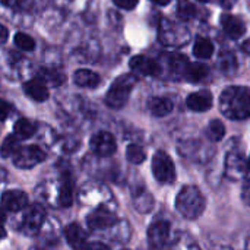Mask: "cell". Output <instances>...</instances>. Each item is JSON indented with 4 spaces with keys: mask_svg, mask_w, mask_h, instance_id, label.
Returning <instances> with one entry per match:
<instances>
[{
    "mask_svg": "<svg viewBox=\"0 0 250 250\" xmlns=\"http://www.w3.org/2000/svg\"><path fill=\"white\" fill-rule=\"evenodd\" d=\"M221 113L231 120L250 117V89L245 86H230L220 97Z\"/></svg>",
    "mask_w": 250,
    "mask_h": 250,
    "instance_id": "cell-1",
    "label": "cell"
},
{
    "mask_svg": "<svg viewBox=\"0 0 250 250\" xmlns=\"http://www.w3.org/2000/svg\"><path fill=\"white\" fill-rule=\"evenodd\" d=\"M176 209L186 220H196L205 209V198L196 186H183L176 198Z\"/></svg>",
    "mask_w": 250,
    "mask_h": 250,
    "instance_id": "cell-2",
    "label": "cell"
},
{
    "mask_svg": "<svg viewBox=\"0 0 250 250\" xmlns=\"http://www.w3.org/2000/svg\"><path fill=\"white\" fill-rule=\"evenodd\" d=\"M136 81H138L136 76L132 75V73H126V75L119 76L113 82V85L110 86V89H108V92L105 95V104L110 108H114V110H119V108L125 107L129 97H130V91L133 89Z\"/></svg>",
    "mask_w": 250,
    "mask_h": 250,
    "instance_id": "cell-3",
    "label": "cell"
},
{
    "mask_svg": "<svg viewBox=\"0 0 250 250\" xmlns=\"http://www.w3.org/2000/svg\"><path fill=\"white\" fill-rule=\"evenodd\" d=\"M152 174L161 185H170L176 180L174 163L164 151L155 152L152 158Z\"/></svg>",
    "mask_w": 250,
    "mask_h": 250,
    "instance_id": "cell-4",
    "label": "cell"
},
{
    "mask_svg": "<svg viewBox=\"0 0 250 250\" xmlns=\"http://www.w3.org/2000/svg\"><path fill=\"white\" fill-rule=\"evenodd\" d=\"M45 160V152L37 145L22 146L13 155V164L18 168H32Z\"/></svg>",
    "mask_w": 250,
    "mask_h": 250,
    "instance_id": "cell-5",
    "label": "cell"
},
{
    "mask_svg": "<svg viewBox=\"0 0 250 250\" xmlns=\"http://www.w3.org/2000/svg\"><path fill=\"white\" fill-rule=\"evenodd\" d=\"M170 239V224L167 221H155L148 229V243L152 250L164 249Z\"/></svg>",
    "mask_w": 250,
    "mask_h": 250,
    "instance_id": "cell-6",
    "label": "cell"
},
{
    "mask_svg": "<svg viewBox=\"0 0 250 250\" xmlns=\"http://www.w3.org/2000/svg\"><path fill=\"white\" fill-rule=\"evenodd\" d=\"M86 223L92 231H101V230H108L113 226H116L117 218L107 208H98L88 215Z\"/></svg>",
    "mask_w": 250,
    "mask_h": 250,
    "instance_id": "cell-7",
    "label": "cell"
},
{
    "mask_svg": "<svg viewBox=\"0 0 250 250\" xmlns=\"http://www.w3.org/2000/svg\"><path fill=\"white\" fill-rule=\"evenodd\" d=\"M44 218H45L44 209L40 205H34L26 211V214H25V217H23V220L21 223V230L25 234L34 236V234H37L40 231V229H41V226L44 223Z\"/></svg>",
    "mask_w": 250,
    "mask_h": 250,
    "instance_id": "cell-8",
    "label": "cell"
},
{
    "mask_svg": "<svg viewBox=\"0 0 250 250\" xmlns=\"http://www.w3.org/2000/svg\"><path fill=\"white\" fill-rule=\"evenodd\" d=\"M91 149L100 157H108L116 152V139L108 132H98L91 138Z\"/></svg>",
    "mask_w": 250,
    "mask_h": 250,
    "instance_id": "cell-9",
    "label": "cell"
},
{
    "mask_svg": "<svg viewBox=\"0 0 250 250\" xmlns=\"http://www.w3.org/2000/svg\"><path fill=\"white\" fill-rule=\"evenodd\" d=\"M28 205V196L22 190H6L1 195V207L10 212H19Z\"/></svg>",
    "mask_w": 250,
    "mask_h": 250,
    "instance_id": "cell-10",
    "label": "cell"
},
{
    "mask_svg": "<svg viewBox=\"0 0 250 250\" xmlns=\"http://www.w3.org/2000/svg\"><path fill=\"white\" fill-rule=\"evenodd\" d=\"M249 170L248 167V161L245 160L243 155L239 154H230L226 160V174L233 179V180H239L242 179L246 171Z\"/></svg>",
    "mask_w": 250,
    "mask_h": 250,
    "instance_id": "cell-11",
    "label": "cell"
},
{
    "mask_svg": "<svg viewBox=\"0 0 250 250\" xmlns=\"http://www.w3.org/2000/svg\"><path fill=\"white\" fill-rule=\"evenodd\" d=\"M64 237L69 243V246L75 250H85L88 246V237L83 229L79 224H69L64 229Z\"/></svg>",
    "mask_w": 250,
    "mask_h": 250,
    "instance_id": "cell-12",
    "label": "cell"
},
{
    "mask_svg": "<svg viewBox=\"0 0 250 250\" xmlns=\"http://www.w3.org/2000/svg\"><path fill=\"white\" fill-rule=\"evenodd\" d=\"M212 94L209 91H198V92H193L188 97L186 100V104L188 107L192 110V111H198V113H202V111H207L212 107Z\"/></svg>",
    "mask_w": 250,
    "mask_h": 250,
    "instance_id": "cell-13",
    "label": "cell"
},
{
    "mask_svg": "<svg viewBox=\"0 0 250 250\" xmlns=\"http://www.w3.org/2000/svg\"><path fill=\"white\" fill-rule=\"evenodd\" d=\"M129 66H130L132 70H135L138 73H142L145 76H155L160 72V66L157 64V62H154L152 59L145 57V56L132 57L130 62H129Z\"/></svg>",
    "mask_w": 250,
    "mask_h": 250,
    "instance_id": "cell-14",
    "label": "cell"
},
{
    "mask_svg": "<svg viewBox=\"0 0 250 250\" xmlns=\"http://www.w3.org/2000/svg\"><path fill=\"white\" fill-rule=\"evenodd\" d=\"M221 26L226 31V34L233 40H239L246 32L245 23L239 18H236L230 13H224L221 16Z\"/></svg>",
    "mask_w": 250,
    "mask_h": 250,
    "instance_id": "cell-15",
    "label": "cell"
},
{
    "mask_svg": "<svg viewBox=\"0 0 250 250\" xmlns=\"http://www.w3.org/2000/svg\"><path fill=\"white\" fill-rule=\"evenodd\" d=\"M23 91L25 94L34 100V101H38V103H42L48 98V89H47V85L42 79L40 78H35V79H31L28 82H25L23 85Z\"/></svg>",
    "mask_w": 250,
    "mask_h": 250,
    "instance_id": "cell-16",
    "label": "cell"
},
{
    "mask_svg": "<svg viewBox=\"0 0 250 250\" xmlns=\"http://www.w3.org/2000/svg\"><path fill=\"white\" fill-rule=\"evenodd\" d=\"M73 82L81 88H95L100 83V76L89 69H79L73 75Z\"/></svg>",
    "mask_w": 250,
    "mask_h": 250,
    "instance_id": "cell-17",
    "label": "cell"
},
{
    "mask_svg": "<svg viewBox=\"0 0 250 250\" xmlns=\"http://www.w3.org/2000/svg\"><path fill=\"white\" fill-rule=\"evenodd\" d=\"M133 204L139 212H149L154 207V199L145 188H139L133 192Z\"/></svg>",
    "mask_w": 250,
    "mask_h": 250,
    "instance_id": "cell-18",
    "label": "cell"
},
{
    "mask_svg": "<svg viewBox=\"0 0 250 250\" xmlns=\"http://www.w3.org/2000/svg\"><path fill=\"white\" fill-rule=\"evenodd\" d=\"M148 108L155 117H164L173 110V103L163 97H154L148 101Z\"/></svg>",
    "mask_w": 250,
    "mask_h": 250,
    "instance_id": "cell-19",
    "label": "cell"
},
{
    "mask_svg": "<svg viewBox=\"0 0 250 250\" xmlns=\"http://www.w3.org/2000/svg\"><path fill=\"white\" fill-rule=\"evenodd\" d=\"M207 75H208V66H205L202 63H189L183 78L196 83V82L202 81Z\"/></svg>",
    "mask_w": 250,
    "mask_h": 250,
    "instance_id": "cell-20",
    "label": "cell"
},
{
    "mask_svg": "<svg viewBox=\"0 0 250 250\" xmlns=\"http://www.w3.org/2000/svg\"><path fill=\"white\" fill-rule=\"evenodd\" d=\"M15 135L21 139H28L31 136L35 135L37 132V126L34 123H31L29 120L26 119H19L16 123H15Z\"/></svg>",
    "mask_w": 250,
    "mask_h": 250,
    "instance_id": "cell-21",
    "label": "cell"
},
{
    "mask_svg": "<svg viewBox=\"0 0 250 250\" xmlns=\"http://www.w3.org/2000/svg\"><path fill=\"white\" fill-rule=\"evenodd\" d=\"M214 53V45L207 38H198L193 45V54L198 59H209Z\"/></svg>",
    "mask_w": 250,
    "mask_h": 250,
    "instance_id": "cell-22",
    "label": "cell"
},
{
    "mask_svg": "<svg viewBox=\"0 0 250 250\" xmlns=\"http://www.w3.org/2000/svg\"><path fill=\"white\" fill-rule=\"evenodd\" d=\"M40 79H42L45 83H51L53 86H60L66 81V78L62 72L51 70V69H41L40 70Z\"/></svg>",
    "mask_w": 250,
    "mask_h": 250,
    "instance_id": "cell-23",
    "label": "cell"
},
{
    "mask_svg": "<svg viewBox=\"0 0 250 250\" xmlns=\"http://www.w3.org/2000/svg\"><path fill=\"white\" fill-rule=\"evenodd\" d=\"M59 202L62 207L67 208L73 202V190H72V182L69 177H64L62 188H60V195H59Z\"/></svg>",
    "mask_w": 250,
    "mask_h": 250,
    "instance_id": "cell-24",
    "label": "cell"
},
{
    "mask_svg": "<svg viewBox=\"0 0 250 250\" xmlns=\"http://www.w3.org/2000/svg\"><path fill=\"white\" fill-rule=\"evenodd\" d=\"M207 135L211 141L214 142H220L224 135H226V127L224 125L220 122V120H212L209 125H208V129H207Z\"/></svg>",
    "mask_w": 250,
    "mask_h": 250,
    "instance_id": "cell-25",
    "label": "cell"
},
{
    "mask_svg": "<svg viewBox=\"0 0 250 250\" xmlns=\"http://www.w3.org/2000/svg\"><path fill=\"white\" fill-rule=\"evenodd\" d=\"M145 157H146V154L142 149V146H139V145L132 144L126 149V158L132 164H142L145 161Z\"/></svg>",
    "mask_w": 250,
    "mask_h": 250,
    "instance_id": "cell-26",
    "label": "cell"
},
{
    "mask_svg": "<svg viewBox=\"0 0 250 250\" xmlns=\"http://www.w3.org/2000/svg\"><path fill=\"white\" fill-rule=\"evenodd\" d=\"M19 148H21V146H19V142H18L16 136H7V138L3 141V144H1L0 154H1V157H4V158H7V157H10V155L13 157Z\"/></svg>",
    "mask_w": 250,
    "mask_h": 250,
    "instance_id": "cell-27",
    "label": "cell"
},
{
    "mask_svg": "<svg viewBox=\"0 0 250 250\" xmlns=\"http://www.w3.org/2000/svg\"><path fill=\"white\" fill-rule=\"evenodd\" d=\"M177 13L179 18L183 21H189L195 16L196 9L195 6L189 1V0H179V6H177Z\"/></svg>",
    "mask_w": 250,
    "mask_h": 250,
    "instance_id": "cell-28",
    "label": "cell"
},
{
    "mask_svg": "<svg viewBox=\"0 0 250 250\" xmlns=\"http://www.w3.org/2000/svg\"><path fill=\"white\" fill-rule=\"evenodd\" d=\"M15 44L23 51H31L35 48V41L25 32H18L15 35Z\"/></svg>",
    "mask_w": 250,
    "mask_h": 250,
    "instance_id": "cell-29",
    "label": "cell"
},
{
    "mask_svg": "<svg viewBox=\"0 0 250 250\" xmlns=\"http://www.w3.org/2000/svg\"><path fill=\"white\" fill-rule=\"evenodd\" d=\"M170 250H201L199 246L189 237H179Z\"/></svg>",
    "mask_w": 250,
    "mask_h": 250,
    "instance_id": "cell-30",
    "label": "cell"
},
{
    "mask_svg": "<svg viewBox=\"0 0 250 250\" xmlns=\"http://www.w3.org/2000/svg\"><path fill=\"white\" fill-rule=\"evenodd\" d=\"M12 113V105L0 98V120H6Z\"/></svg>",
    "mask_w": 250,
    "mask_h": 250,
    "instance_id": "cell-31",
    "label": "cell"
},
{
    "mask_svg": "<svg viewBox=\"0 0 250 250\" xmlns=\"http://www.w3.org/2000/svg\"><path fill=\"white\" fill-rule=\"evenodd\" d=\"M116 6H119L120 9H126L130 10L138 4V0H113Z\"/></svg>",
    "mask_w": 250,
    "mask_h": 250,
    "instance_id": "cell-32",
    "label": "cell"
},
{
    "mask_svg": "<svg viewBox=\"0 0 250 250\" xmlns=\"http://www.w3.org/2000/svg\"><path fill=\"white\" fill-rule=\"evenodd\" d=\"M242 196H243V201H245V202H246V204L250 207V180L248 182V183H245Z\"/></svg>",
    "mask_w": 250,
    "mask_h": 250,
    "instance_id": "cell-33",
    "label": "cell"
},
{
    "mask_svg": "<svg viewBox=\"0 0 250 250\" xmlns=\"http://www.w3.org/2000/svg\"><path fill=\"white\" fill-rule=\"evenodd\" d=\"M85 250H110L103 243H92V245H88Z\"/></svg>",
    "mask_w": 250,
    "mask_h": 250,
    "instance_id": "cell-34",
    "label": "cell"
},
{
    "mask_svg": "<svg viewBox=\"0 0 250 250\" xmlns=\"http://www.w3.org/2000/svg\"><path fill=\"white\" fill-rule=\"evenodd\" d=\"M4 214L1 212V209H0V240L4 237V234H6V231H4Z\"/></svg>",
    "mask_w": 250,
    "mask_h": 250,
    "instance_id": "cell-35",
    "label": "cell"
},
{
    "mask_svg": "<svg viewBox=\"0 0 250 250\" xmlns=\"http://www.w3.org/2000/svg\"><path fill=\"white\" fill-rule=\"evenodd\" d=\"M6 40H7V29L3 25H0V44L6 42Z\"/></svg>",
    "mask_w": 250,
    "mask_h": 250,
    "instance_id": "cell-36",
    "label": "cell"
},
{
    "mask_svg": "<svg viewBox=\"0 0 250 250\" xmlns=\"http://www.w3.org/2000/svg\"><path fill=\"white\" fill-rule=\"evenodd\" d=\"M151 1H154V3H157V4H160V6H166V4H168L171 0H151Z\"/></svg>",
    "mask_w": 250,
    "mask_h": 250,
    "instance_id": "cell-37",
    "label": "cell"
},
{
    "mask_svg": "<svg viewBox=\"0 0 250 250\" xmlns=\"http://www.w3.org/2000/svg\"><path fill=\"white\" fill-rule=\"evenodd\" d=\"M243 50H245V53L250 54V40L249 41H246V42L243 44Z\"/></svg>",
    "mask_w": 250,
    "mask_h": 250,
    "instance_id": "cell-38",
    "label": "cell"
},
{
    "mask_svg": "<svg viewBox=\"0 0 250 250\" xmlns=\"http://www.w3.org/2000/svg\"><path fill=\"white\" fill-rule=\"evenodd\" d=\"M246 250H250V239H248V242H246Z\"/></svg>",
    "mask_w": 250,
    "mask_h": 250,
    "instance_id": "cell-39",
    "label": "cell"
},
{
    "mask_svg": "<svg viewBox=\"0 0 250 250\" xmlns=\"http://www.w3.org/2000/svg\"><path fill=\"white\" fill-rule=\"evenodd\" d=\"M199 1H214V0H199Z\"/></svg>",
    "mask_w": 250,
    "mask_h": 250,
    "instance_id": "cell-40",
    "label": "cell"
},
{
    "mask_svg": "<svg viewBox=\"0 0 250 250\" xmlns=\"http://www.w3.org/2000/svg\"><path fill=\"white\" fill-rule=\"evenodd\" d=\"M248 167H249V170H250V158H249V161H248Z\"/></svg>",
    "mask_w": 250,
    "mask_h": 250,
    "instance_id": "cell-41",
    "label": "cell"
},
{
    "mask_svg": "<svg viewBox=\"0 0 250 250\" xmlns=\"http://www.w3.org/2000/svg\"><path fill=\"white\" fill-rule=\"evenodd\" d=\"M31 250H40V249H31Z\"/></svg>",
    "mask_w": 250,
    "mask_h": 250,
    "instance_id": "cell-42",
    "label": "cell"
}]
</instances>
